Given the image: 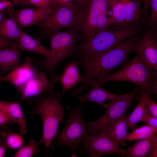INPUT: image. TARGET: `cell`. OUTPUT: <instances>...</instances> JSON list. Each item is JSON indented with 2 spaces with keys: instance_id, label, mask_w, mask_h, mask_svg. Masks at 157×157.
I'll return each instance as SVG.
<instances>
[{
  "instance_id": "f35d334b",
  "label": "cell",
  "mask_w": 157,
  "mask_h": 157,
  "mask_svg": "<svg viewBox=\"0 0 157 157\" xmlns=\"http://www.w3.org/2000/svg\"><path fill=\"white\" fill-rule=\"evenodd\" d=\"M144 5V17L143 19L145 22H146L149 18L148 11L149 6V0H142Z\"/></svg>"
},
{
  "instance_id": "603a6c76",
  "label": "cell",
  "mask_w": 157,
  "mask_h": 157,
  "mask_svg": "<svg viewBox=\"0 0 157 157\" xmlns=\"http://www.w3.org/2000/svg\"><path fill=\"white\" fill-rule=\"evenodd\" d=\"M6 17L0 24V37L17 41L22 31L19 26L13 15Z\"/></svg>"
},
{
  "instance_id": "8992f818",
  "label": "cell",
  "mask_w": 157,
  "mask_h": 157,
  "mask_svg": "<svg viewBox=\"0 0 157 157\" xmlns=\"http://www.w3.org/2000/svg\"><path fill=\"white\" fill-rule=\"evenodd\" d=\"M86 19V11L74 4L71 7L62 6L53 9L46 18L34 26L40 28L47 35L65 28L81 31Z\"/></svg>"
},
{
  "instance_id": "836d02e7",
  "label": "cell",
  "mask_w": 157,
  "mask_h": 157,
  "mask_svg": "<svg viewBox=\"0 0 157 157\" xmlns=\"http://www.w3.org/2000/svg\"><path fill=\"white\" fill-rule=\"evenodd\" d=\"M157 153V132L152 136L151 148L148 153L147 156L155 157Z\"/></svg>"
},
{
  "instance_id": "f1b7e54d",
  "label": "cell",
  "mask_w": 157,
  "mask_h": 157,
  "mask_svg": "<svg viewBox=\"0 0 157 157\" xmlns=\"http://www.w3.org/2000/svg\"><path fill=\"white\" fill-rule=\"evenodd\" d=\"M145 105L147 111L157 118V102L150 96L149 92L146 95Z\"/></svg>"
},
{
  "instance_id": "277c9868",
  "label": "cell",
  "mask_w": 157,
  "mask_h": 157,
  "mask_svg": "<svg viewBox=\"0 0 157 157\" xmlns=\"http://www.w3.org/2000/svg\"><path fill=\"white\" fill-rule=\"evenodd\" d=\"M157 79V75L153 68L136 54L121 69L98 79L92 83L91 87L110 81H127L144 88L150 94Z\"/></svg>"
},
{
  "instance_id": "ab89813d",
  "label": "cell",
  "mask_w": 157,
  "mask_h": 157,
  "mask_svg": "<svg viewBox=\"0 0 157 157\" xmlns=\"http://www.w3.org/2000/svg\"><path fill=\"white\" fill-rule=\"evenodd\" d=\"M12 1L14 6H21L27 7L28 5L27 0H12Z\"/></svg>"
},
{
  "instance_id": "6da1fadb",
  "label": "cell",
  "mask_w": 157,
  "mask_h": 157,
  "mask_svg": "<svg viewBox=\"0 0 157 157\" xmlns=\"http://www.w3.org/2000/svg\"><path fill=\"white\" fill-rule=\"evenodd\" d=\"M144 33H138L117 45L113 48L96 57L88 58L77 53L73 55L80 62L84 72V80L77 88L72 90L76 96L91 86L95 81L110 73L114 69L123 66L130 53L134 51Z\"/></svg>"
},
{
  "instance_id": "8d00e7d4",
  "label": "cell",
  "mask_w": 157,
  "mask_h": 157,
  "mask_svg": "<svg viewBox=\"0 0 157 157\" xmlns=\"http://www.w3.org/2000/svg\"><path fill=\"white\" fill-rule=\"evenodd\" d=\"M76 5L83 8L87 11L90 0H72Z\"/></svg>"
},
{
  "instance_id": "484cf974",
  "label": "cell",
  "mask_w": 157,
  "mask_h": 157,
  "mask_svg": "<svg viewBox=\"0 0 157 157\" xmlns=\"http://www.w3.org/2000/svg\"><path fill=\"white\" fill-rule=\"evenodd\" d=\"M0 135L5 138L7 149H19L24 145V140L22 137L13 130L7 129L3 131L0 133Z\"/></svg>"
},
{
  "instance_id": "5bb4252c",
  "label": "cell",
  "mask_w": 157,
  "mask_h": 157,
  "mask_svg": "<svg viewBox=\"0 0 157 157\" xmlns=\"http://www.w3.org/2000/svg\"><path fill=\"white\" fill-rule=\"evenodd\" d=\"M134 51L157 75V42L150 30H147L144 33Z\"/></svg>"
},
{
  "instance_id": "60d3db41",
  "label": "cell",
  "mask_w": 157,
  "mask_h": 157,
  "mask_svg": "<svg viewBox=\"0 0 157 157\" xmlns=\"http://www.w3.org/2000/svg\"><path fill=\"white\" fill-rule=\"evenodd\" d=\"M8 11L7 9L0 11V24L6 17L5 13Z\"/></svg>"
},
{
  "instance_id": "ee69618b",
  "label": "cell",
  "mask_w": 157,
  "mask_h": 157,
  "mask_svg": "<svg viewBox=\"0 0 157 157\" xmlns=\"http://www.w3.org/2000/svg\"><path fill=\"white\" fill-rule=\"evenodd\" d=\"M155 157H157V153L156 154Z\"/></svg>"
},
{
  "instance_id": "ffe728a7",
  "label": "cell",
  "mask_w": 157,
  "mask_h": 157,
  "mask_svg": "<svg viewBox=\"0 0 157 157\" xmlns=\"http://www.w3.org/2000/svg\"><path fill=\"white\" fill-rule=\"evenodd\" d=\"M92 88L86 94L80 96L78 100L82 103L87 101L95 102L106 108L107 104L104 103L106 100L111 101L120 97L122 94H116L105 90L100 86H96Z\"/></svg>"
},
{
  "instance_id": "d590c367",
  "label": "cell",
  "mask_w": 157,
  "mask_h": 157,
  "mask_svg": "<svg viewBox=\"0 0 157 157\" xmlns=\"http://www.w3.org/2000/svg\"><path fill=\"white\" fill-rule=\"evenodd\" d=\"M55 3L53 9L62 6L71 7L74 4L72 0H54Z\"/></svg>"
},
{
  "instance_id": "30bf717a",
  "label": "cell",
  "mask_w": 157,
  "mask_h": 157,
  "mask_svg": "<svg viewBox=\"0 0 157 157\" xmlns=\"http://www.w3.org/2000/svg\"><path fill=\"white\" fill-rule=\"evenodd\" d=\"M139 87L137 86L126 94L107 103L105 113L97 120L87 122L88 130L93 135L107 125L118 119L125 114L132 101L138 93Z\"/></svg>"
},
{
  "instance_id": "1f68e13d",
  "label": "cell",
  "mask_w": 157,
  "mask_h": 157,
  "mask_svg": "<svg viewBox=\"0 0 157 157\" xmlns=\"http://www.w3.org/2000/svg\"><path fill=\"white\" fill-rule=\"evenodd\" d=\"M141 121L157 129V118L151 114L146 109Z\"/></svg>"
},
{
  "instance_id": "9c48e42d",
  "label": "cell",
  "mask_w": 157,
  "mask_h": 157,
  "mask_svg": "<svg viewBox=\"0 0 157 157\" xmlns=\"http://www.w3.org/2000/svg\"><path fill=\"white\" fill-rule=\"evenodd\" d=\"M108 5L112 14L111 28L120 29L136 22L145 23L141 0H108Z\"/></svg>"
},
{
  "instance_id": "52a82bcc",
  "label": "cell",
  "mask_w": 157,
  "mask_h": 157,
  "mask_svg": "<svg viewBox=\"0 0 157 157\" xmlns=\"http://www.w3.org/2000/svg\"><path fill=\"white\" fill-rule=\"evenodd\" d=\"M82 108L81 105L74 108L69 105L67 107L66 109L70 113L65 126L57 135L56 140L52 142L51 148L55 145L57 148L65 146L70 147L74 151L76 149H79L78 144L91 137L82 115Z\"/></svg>"
},
{
  "instance_id": "74e56055",
  "label": "cell",
  "mask_w": 157,
  "mask_h": 157,
  "mask_svg": "<svg viewBox=\"0 0 157 157\" xmlns=\"http://www.w3.org/2000/svg\"><path fill=\"white\" fill-rule=\"evenodd\" d=\"M6 148V143L5 138L3 137L0 139V157L4 156Z\"/></svg>"
},
{
  "instance_id": "d6986e66",
  "label": "cell",
  "mask_w": 157,
  "mask_h": 157,
  "mask_svg": "<svg viewBox=\"0 0 157 157\" xmlns=\"http://www.w3.org/2000/svg\"><path fill=\"white\" fill-rule=\"evenodd\" d=\"M14 46L19 50L42 55L49 59L53 57V53L50 50L43 46L39 41L34 39L23 31Z\"/></svg>"
},
{
  "instance_id": "7402d4cb",
  "label": "cell",
  "mask_w": 157,
  "mask_h": 157,
  "mask_svg": "<svg viewBox=\"0 0 157 157\" xmlns=\"http://www.w3.org/2000/svg\"><path fill=\"white\" fill-rule=\"evenodd\" d=\"M148 92L144 88H139L138 103L131 113L128 115L129 128L134 129L137 127L136 126L138 123L141 121L146 110L145 101Z\"/></svg>"
},
{
  "instance_id": "b9f144b4",
  "label": "cell",
  "mask_w": 157,
  "mask_h": 157,
  "mask_svg": "<svg viewBox=\"0 0 157 157\" xmlns=\"http://www.w3.org/2000/svg\"><path fill=\"white\" fill-rule=\"evenodd\" d=\"M149 30H151L154 37L157 42V26Z\"/></svg>"
},
{
  "instance_id": "e0dca14e",
  "label": "cell",
  "mask_w": 157,
  "mask_h": 157,
  "mask_svg": "<svg viewBox=\"0 0 157 157\" xmlns=\"http://www.w3.org/2000/svg\"><path fill=\"white\" fill-rule=\"evenodd\" d=\"M128 117L125 114L104 127L107 135L118 146L126 144L127 131L129 128Z\"/></svg>"
},
{
  "instance_id": "7bdbcfd3",
  "label": "cell",
  "mask_w": 157,
  "mask_h": 157,
  "mask_svg": "<svg viewBox=\"0 0 157 157\" xmlns=\"http://www.w3.org/2000/svg\"><path fill=\"white\" fill-rule=\"evenodd\" d=\"M151 93H154L157 96V79L153 86Z\"/></svg>"
},
{
  "instance_id": "44dd1931",
  "label": "cell",
  "mask_w": 157,
  "mask_h": 157,
  "mask_svg": "<svg viewBox=\"0 0 157 157\" xmlns=\"http://www.w3.org/2000/svg\"><path fill=\"white\" fill-rule=\"evenodd\" d=\"M21 103L19 102L0 101V110L8 113L19 126L20 134L27 133L28 126L23 112Z\"/></svg>"
},
{
  "instance_id": "4fadbf2b",
  "label": "cell",
  "mask_w": 157,
  "mask_h": 157,
  "mask_svg": "<svg viewBox=\"0 0 157 157\" xmlns=\"http://www.w3.org/2000/svg\"><path fill=\"white\" fill-rule=\"evenodd\" d=\"M53 84L48 78L46 71H39L18 90L20 94L19 102L21 103L29 97L53 89Z\"/></svg>"
},
{
  "instance_id": "e575fe53",
  "label": "cell",
  "mask_w": 157,
  "mask_h": 157,
  "mask_svg": "<svg viewBox=\"0 0 157 157\" xmlns=\"http://www.w3.org/2000/svg\"><path fill=\"white\" fill-rule=\"evenodd\" d=\"M16 43L14 40L0 37V49L13 47Z\"/></svg>"
},
{
  "instance_id": "f546056e",
  "label": "cell",
  "mask_w": 157,
  "mask_h": 157,
  "mask_svg": "<svg viewBox=\"0 0 157 157\" xmlns=\"http://www.w3.org/2000/svg\"><path fill=\"white\" fill-rule=\"evenodd\" d=\"M16 123L15 120L8 113L0 110V127L1 129L7 128L6 125L8 123L14 125Z\"/></svg>"
},
{
  "instance_id": "4316f807",
  "label": "cell",
  "mask_w": 157,
  "mask_h": 157,
  "mask_svg": "<svg viewBox=\"0 0 157 157\" xmlns=\"http://www.w3.org/2000/svg\"><path fill=\"white\" fill-rule=\"evenodd\" d=\"M39 142L34 139H30L28 144L23 146L14 155L15 157H31L35 154H38L39 151L38 148Z\"/></svg>"
},
{
  "instance_id": "7c38bea8",
  "label": "cell",
  "mask_w": 157,
  "mask_h": 157,
  "mask_svg": "<svg viewBox=\"0 0 157 157\" xmlns=\"http://www.w3.org/2000/svg\"><path fill=\"white\" fill-rule=\"evenodd\" d=\"M33 59L27 57L24 62L17 67L4 76L0 77L1 81L9 83L18 90L37 73Z\"/></svg>"
},
{
  "instance_id": "83f0119b",
  "label": "cell",
  "mask_w": 157,
  "mask_h": 157,
  "mask_svg": "<svg viewBox=\"0 0 157 157\" xmlns=\"http://www.w3.org/2000/svg\"><path fill=\"white\" fill-rule=\"evenodd\" d=\"M149 6L151 9V14L144 25L146 30L157 26V0H149Z\"/></svg>"
},
{
  "instance_id": "8fae6325",
  "label": "cell",
  "mask_w": 157,
  "mask_h": 157,
  "mask_svg": "<svg viewBox=\"0 0 157 157\" xmlns=\"http://www.w3.org/2000/svg\"><path fill=\"white\" fill-rule=\"evenodd\" d=\"M78 149L80 153H87L91 157L110 154L126 155V151L114 143L104 128L83 141L81 148Z\"/></svg>"
},
{
  "instance_id": "5b68a950",
  "label": "cell",
  "mask_w": 157,
  "mask_h": 157,
  "mask_svg": "<svg viewBox=\"0 0 157 157\" xmlns=\"http://www.w3.org/2000/svg\"><path fill=\"white\" fill-rule=\"evenodd\" d=\"M143 22H136L122 29L110 28L100 31L77 45L76 53L88 58L99 56L119 43L138 33Z\"/></svg>"
},
{
  "instance_id": "3957f363",
  "label": "cell",
  "mask_w": 157,
  "mask_h": 157,
  "mask_svg": "<svg viewBox=\"0 0 157 157\" xmlns=\"http://www.w3.org/2000/svg\"><path fill=\"white\" fill-rule=\"evenodd\" d=\"M48 35L50 42L49 50L53 53V58L51 59L36 58L33 61L36 69L39 71H46L49 80L54 83L59 79L55 71L56 66L63 59L77 52L76 43L80 37L78 31L71 29Z\"/></svg>"
},
{
  "instance_id": "9a60e30c",
  "label": "cell",
  "mask_w": 157,
  "mask_h": 157,
  "mask_svg": "<svg viewBox=\"0 0 157 157\" xmlns=\"http://www.w3.org/2000/svg\"><path fill=\"white\" fill-rule=\"evenodd\" d=\"M53 10V8L35 7L15 10L13 16L22 28L34 25L46 18Z\"/></svg>"
},
{
  "instance_id": "4dcf8cb0",
  "label": "cell",
  "mask_w": 157,
  "mask_h": 157,
  "mask_svg": "<svg viewBox=\"0 0 157 157\" xmlns=\"http://www.w3.org/2000/svg\"><path fill=\"white\" fill-rule=\"evenodd\" d=\"M28 5L40 8H53L54 5V0H27Z\"/></svg>"
},
{
  "instance_id": "cb8c5ba5",
  "label": "cell",
  "mask_w": 157,
  "mask_h": 157,
  "mask_svg": "<svg viewBox=\"0 0 157 157\" xmlns=\"http://www.w3.org/2000/svg\"><path fill=\"white\" fill-rule=\"evenodd\" d=\"M152 136L137 140L132 146L126 149V156L128 157H144L151 148Z\"/></svg>"
},
{
  "instance_id": "ac0fdd59",
  "label": "cell",
  "mask_w": 157,
  "mask_h": 157,
  "mask_svg": "<svg viewBox=\"0 0 157 157\" xmlns=\"http://www.w3.org/2000/svg\"><path fill=\"white\" fill-rule=\"evenodd\" d=\"M23 63L19 50L15 46L0 49V77Z\"/></svg>"
},
{
  "instance_id": "d6a6232c",
  "label": "cell",
  "mask_w": 157,
  "mask_h": 157,
  "mask_svg": "<svg viewBox=\"0 0 157 157\" xmlns=\"http://www.w3.org/2000/svg\"><path fill=\"white\" fill-rule=\"evenodd\" d=\"M14 5L10 1L0 0V11L7 9L10 15H13Z\"/></svg>"
},
{
  "instance_id": "2e32d148",
  "label": "cell",
  "mask_w": 157,
  "mask_h": 157,
  "mask_svg": "<svg viewBox=\"0 0 157 157\" xmlns=\"http://www.w3.org/2000/svg\"><path fill=\"white\" fill-rule=\"evenodd\" d=\"M79 62L76 58L67 64L59 78L62 87L61 94L62 97L68 90H70L78 83H82L84 77L80 74L79 66Z\"/></svg>"
},
{
  "instance_id": "7a4b0ae2",
  "label": "cell",
  "mask_w": 157,
  "mask_h": 157,
  "mask_svg": "<svg viewBox=\"0 0 157 157\" xmlns=\"http://www.w3.org/2000/svg\"><path fill=\"white\" fill-rule=\"evenodd\" d=\"M62 97L61 94L52 89L27 99L31 107L30 115L34 117L38 115L42 120V134L39 144L45 145L46 156L64 117V111L61 104Z\"/></svg>"
},
{
  "instance_id": "d4e9b609",
  "label": "cell",
  "mask_w": 157,
  "mask_h": 157,
  "mask_svg": "<svg viewBox=\"0 0 157 157\" xmlns=\"http://www.w3.org/2000/svg\"><path fill=\"white\" fill-rule=\"evenodd\" d=\"M157 132V129L148 125L136 127L127 134L126 140L132 141L147 138L153 136Z\"/></svg>"
},
{
  "instance_id": "ba28073f",
  "label": "cell",
  "mask_w": 157,
  "mask_h": 157,
  "mask_svg": "<svg viewBox=\"0 0 157 157\" xmlns=\"http://www.w3.org/2000/svg\"><path fill=\"white\" fill-rule=\"evenodd\" d=\"M112 16L108 0H90L87 19L81 31L85 40L100 31L111 28Z\"/></svg>"
}]
</instances>
